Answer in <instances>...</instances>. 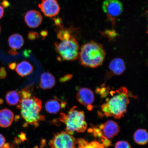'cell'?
I'll list each match as a JSON object with an SVG mask.
<instances>
[{"instance_id": "cell-12", "label": "cell", "mask_w": 148, "mask_h": 148, "mask_svg": "<svg viewBox=\"0 0 148 148\" xmlns=\"http://www.w3.org/2000/svg\"><path fill=\"white\" fill-rule=\"evenodd\" d=\"M109 69L112 75H121L126 69L125 63L121 58H114L111 61L109 64Z\"/></svg>"}, {"instance_id": "cell-20", "label": "cell", "mask_w": 148, "mask_h": 148, "mask_svg": "<svg viewBox=\"0 0 148 148\" xmlns=\"http://www.w3.org/2000/svg\"><path fill=\"white\" fill-rule=\"evenodd\" d=\"M114 148H132L128 142L125 140H120L116 143Z\"/></svg>"}, {"instance_id": "cell-2", "label": "cell", "mask_w": 148, "mask_h": 148, "mask_svg": "<svg viewBox=\"0 0 148 148\" xmlns=\"http://www.w3.org/2000/svg\"><path fill=\"white\" fill-rule=\"evenodd\" d=\"M106 56V51L103 45L91 41L81 46L78 58L82 66L94 68L103 64Z\"/></svg>"}, {"instance_id": "cell-13", "label": "cell", "mask_w": 148, "mask_h": 148, "mask_svg": "<svg viewBox=\"0 0 148 148\" xmlns=\"http://www.w3.org/2000/svg\"><path fill=\"white\" fill-rule=\"evenodd\" d=\"M56 80L55 77L49 72L42 73L40 77V87L43 90L49 89L55 86Z\"/></svg>"}, {"instance_id": "cell-24", "label": "cell", "mask_w": 148, "mask_h": 148, "mask_svg": "<svg viewBox=\"0 0 148 148\" xmlns=\"http://www.w3.org/2000/svg\"><path fill=\"white\" fill-rule=\"evenodd\" d=\"M5 139L2 134H0V148L3 147L5 144Z\"/></svg>"}, {"instance_id": "cell-4", "label": "cell", "mask_w": 148, "mask_h": 148, "mask_svg": "<svg viewBox=\"0 0 148 148\" xmlns=\"http://www.w3.org/2000/svg\"><path fill=\"white\" fill-rule=\"evenodd\" d=\"M60 119L66 125V132L72 135L75 133L85 132L87 127L85 120L84 112L77 109L74 106L68 112L67 114H60Z\"/></svg>"}, {"instance_id": "cell-3", "label": "cell", "mask_w": 148, "mask_h": 148, "mask_svg": "<svg viewBox=\"0 0 148 148\" xmlns=\"http://www.w3.org/2000/svg\"><path fill=\"white\" fill-rule=\"evenodd\" d=\"M42 107L41 101L32 95L20 98L17 106L21 110L22 118L28 124L35 127H38L40 121L45 119L40 114Z\"/></svg>"}, {"instance_id": "cell-17", "label": "cell", "mask_w": 148, "mask_h": 148, "mask_svg": "<svg viewBox=\"0 0 148 148\" xmlns=\"http://www.w3.org/2000/svg\"><path fill=\"white\" fill-rule=\"evenodd\" d=\"M8 43L11 49L16 50L19 49L23 47L24 44L23 37L20 34H13L9 37Z\"/></svg>"}, {"instance_id": "cell-19", "label": "cell", "mask_w": 148, "mask_h": 148, "mask_svg": "<svg viewBox=\"0 0 148 148\" xmlns=\"http://www.w3.org/2000/svg\"><path fill=\"white\" fill-rule=\"evenodd\" d=\"M5 99L7 104L10 106H13L17 105L19 102L20 97L18 92L13 90L7 92Z\"/></svg>"}, {"instance_id": "cell-9", "label": "cell", "mask_w": 148, "mask_h": 148, "mask_svg": "<svg viewBox=\"0 0 148 148\" xmlns=\"http://www.w3.org/2000/svg\"><path fill=\"white\" fill-rule=\"evenodd\" d=\"M101 135L106 139H110L117 135L120 131L117 123L113 120H108L99 127Z\"/></svg>"}, {"instance_id": "cell-16", "label": "cell", "mask_w": 148, "mask_h": 148, "mask_svg": "<svg viewBox=\"0 0 148 148\" xmlns=\"http://www.w3.org/2000/svg\"><path fill=\"white\" fill-rule=\"evenodd\" d=\"M33 66L30 63L24 60L16 65V70L20 77H24L29 75L32 73Z\"/></svg>"}, {"instance_id": "cell-15", "label": "cell", "mask_w": 148, "mask_h": 148, "mask_svg": "<svg viewBox=\"0 0 148 148\" xmlns=\"http://www.w3.org/2000/svg\"><path fill=\"white\" fill-rule=\"evenodd\" d=\"M66 106V103L64 102L60 103L58 99L55 98L46 102L45 108L48 112L51 114H56L60 112L61 108H64Z\"/></svg>"}, {"instance_id": "cell-10", "label": "cell", "mask_w": 148, "mask_h": 148, "mask_svg": "<svg viewBox=\"0 0 148 148\" xmlns=\"http://www.w3.org/2000/svg\"><path fill=\"white\" fill-rule=\"evenodd\" d=\"M77 101L81 104L92 110V105L94 100V93L90 89L84 88L80 89L77 94Z\"/></svg>"}, {"instance_id": "cell-21", "label": "cell", "mask_w": 148, "mask_h": 148, "mask_svg": "<svg viewBox=\"0 0 148 148\" xmlns=\"http://www.w3.org/2000/svg\"><path fill=\"white\" fill-rule=\"evenodd\" d=\"M39 35L38 33L34 31H31L28 34V38L31 40H34L36 38H38Z\"/></svg>"}, {"instance_id": "cell-27", "label": "cell", "mask_w": 148, "mask_h": 148, "mask_svg": "<svg viewBox=\"0 0 148 148\" xmlns=\"http://www.w3.org/2000/svg\"><path fill=\"white\" fill-rule=\"evenodd\" d=\"M4 10L2 7L0 5V19L3 17L4 14Z\"/></svg>"}, {"instance_id": "cell-23", "label": "cell", "mask_w": 148, "mask_h": 148, "mask_svg": "<svg viewBox=\"0 0 148 148\" xmlns=\"http://www.w3.org/2000/svg\"><path fill=\"white\" fill-rule=\"evenodd\" d=\"M73 76L71 74H68L64 76V77H61L59 79L60 82H65L71 79Z\"/></svg>"}, {"instance_id": "cell-1", "label": "cell", "mask_w": 148, "mask_h": 148, "mask_svg": "<svg viewBox=\"0 0 148 148\" xmlns=\"http://www.w3.org/2000/svg\"><path fill=\"white\" fill-rule=\"evenodd\" d=\"M130 99L127 88L122 87L115 91H112V97L107 99L101 106L102 115L112 116L119 119L125 115L127 112Z\"/></svg>"}, {"instance_id": "cell-25", "label": "cell", "mask_w": 148, "mask_h": 148, "mask_svg": "<svg viewBox=\"0 0 148 148\" xmlns=\"http://www.w3.org/2000/svg\"><path fill=\"white\" fill-rule=\"evenodd\" d=\"M16 65L17 64L16 62H12L9 64L8 67L10 69L14 70L16 69Z\"/></svg>"}, {"instance_id": "cell-6", "label": "cell", "mask_w": 148, "mask_h": 148, "mask_svg": "<svg viewBox=\"0 0 148 148\" xmlns=\"http://www.w3.org/2000/svg\"><path fill=\"white\" fill-rule=\"evenodd\" d=\"M103 12L107 14V19L115 26L116 18L123 11V4L119 0H105L103 3Z\"/></svg>"}, {"instance_id": "cell-26", "label": "cell", "mask_w": 148, "mask_h": 148, "mask_svg": "<svg viewBox=\"0 0 148 148\" xmlns=\"http://www.w3.org/2000/svg\"><path fill=\"white\" fill-rule=\"evenodd\" d=\"M8 53L9 54L12 55H16L18 54V53L16 50L11 49L8 51Z\"/></svg>"}, {"instance_id": "cell-30", "label": "cell", "mask_w": 148, "mask_h": 148, "mask_svg": "<svg viewBox=\"0 0 148 148\" xmlns=\"http://www.w3.org/2000/svg\"><path fill=\"white\" fill-rule=\"evenodd\" d=\"M1 26H0V33H1Z\"/></svg>"}, {"instance_id": "cell-7", "label": "cell", "mask_w": 148, "mask_h": 148, "mask_svg": "<svg viewBox=\"0 0 148 148\" xmlns=\"http://www.w3.org/2000/svg\"><path fill=\"white\" fill-rule=\"evenodd\" d=\"M77 140L64 131L57 133L49 142L51 148H76Z\"/></svg>"}, {"instance_id": "cell-11", "label": "cell", "mask_w": 148, "mask_h": 148, "mask_svg": "<svg viewBox=\"0 0 148 148\" xmlns=\"http://www.w3.org/2000/svg\"><path fill=\"white\" fill-rule=\"evenodd\" d=\"M26 24L29 27L35 28L41 25L42 17L41 14L36 10H31L27 12L25 16Z\"/></svg>"}, {"instance_id": "cell-29", "label": "cell", "mask_w": 148, "mask_h": 148, "mask_svg": "<svg viewBox=\"0 0 148 148\" xmlns=\"http://www.w3.org/2000/svg\"><path fill=\"white\" fill-rule=\"evenodd\" d=\"M3 100L2 99H0V104H1L2 103H3Z\"/></svg>"}, {"instance_id": "cell-5", "label": "cell", "mask_w": 148, "mask_h": 148, "mask_svg": "<svg viewBox=\"0 0 148 148\" xmlns=\"http://www.w3.org/2000/svg\"><path fill=\"white\" fill-rule=\"evenodd\" d=\"M55 50L60 55V59L66 61H74L78 58L79 51L77 37L56 42L54 44Z\"/></svg>"}, {"instance_id": "cell-18", "label": "cell", "mask_w": 148, "mask_h": 148, "mask_svg": "<svg viewBox=\"0 0 148 148\" xmlns=\"http://www.w3.org/2000/svg\"><path fill=\"white\" fill-rule=\"evenodd\" d=\"M134 139L135 142L138 145H145L148 140L147 131L144 129L138 130L134 133Z\"/></svg>"}, {"instance_id": "cell-22", "label": "cell", "mask_w": 148, "mask_h": 148, "mask_svg": "<svg viewBox=\"0 0 148 148\" xmlns=\"http://www.w3.org/2000/svg\"><path fill=\"white\" fill-rule=\"evenodd\" d=\"M7 73L5 68L3 66L0 68V79H4L6 78Z\"/></svg>"}, {"instance_id": "cell-28", "label": "cell", "mask_w": 148, "mask_h": 148, "mask_svg": "<svg viewBox=\"0 0 148 148\" xmlns=\"http://www.w3.org/2000/svg\"><path fill=\"white\" fill-rule=\"evenodd\" d=\"M48 32L47 31H42L41 32V35L43 38H45L46 36H47Z\"/></svg>"}, {"instance_id": "cell-14", "label": "cell", "mask_w": 148, "mask_h": 148, "mask_svg": "<svg viewBox=\"0 0 148 148\" xmlns=\"http://www.w3.org/2000/svg\"><path fill=\"white\" fill-rule=\"evenodd\" d=\"M13 112L8 109L0 110V126L3 127H10L13 121Z\"/></svg>"}, {"instance_id": "cell-8", "label": "cell", "mask_w": 148, "mask_h": 148, "mask_svg": "<svg viewBox=\"0 0 148 148\" xmlns=\"http://www.w3.org/2000/svg\"><path fill=\"white\" fill-rule=\"evenodd\" d=\"M38 6L46 17L56 16L60 11V7L57 0H42Z\"/></svg>"}]
</instances>
